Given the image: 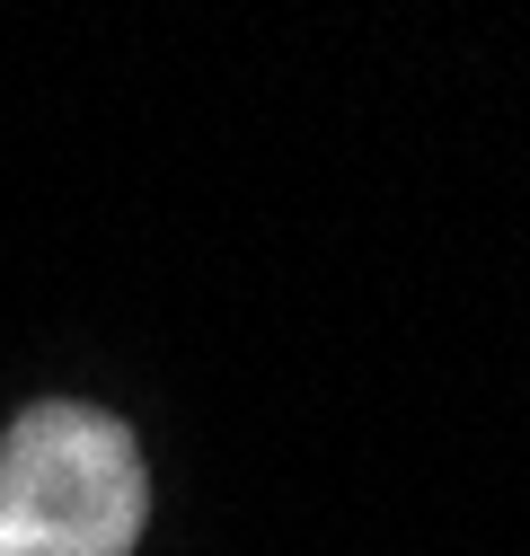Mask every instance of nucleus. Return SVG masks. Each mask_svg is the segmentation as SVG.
<instances>
[{
    "label": "nucleus",
    "instance_id": "f257e3e1",
    "mask_svg": "<svg viewBox=\"0 0 530 556\" xmlns=\"http://www.w3.org/2000/svg\"><path fill=\"white\" fill-rule=\"evenodd\" d=\"M151 521L142 451L106 406H27L0 433V556H132Z\"/></svg>",
    "mask_w": 530,
    "mask_h": 556
}]
</instances>
